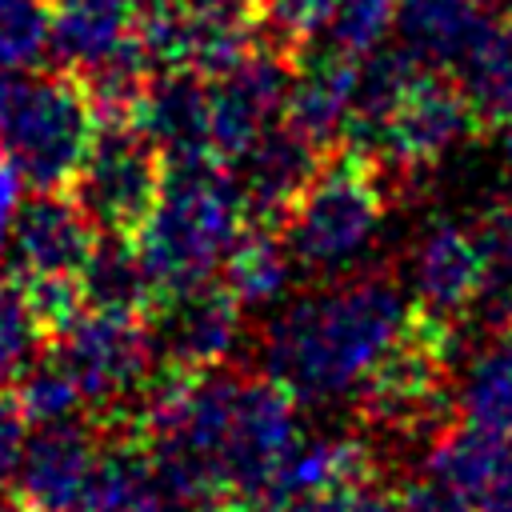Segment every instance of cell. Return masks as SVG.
Here are the masks:
<instances>
[{"mask_svg":"<svg viewBox=\"0 0 512 512\" xmlns=\"http://www.w3.org/2000/svg\"><path fill=\"white\" fill-rule=\"evenodd\" d=\"M412 316L408 296L388 276H360L288 300L260 340L264 376L280 380L300 404L356 396L388 356Z\"/></svg>","mask_w":512,"mask_h":512,"instance_id":"6da1fadb","label":"cell"},{"mask_svg":"<svg viewBox=\"0 0 512 512\" xmlns=\"http://www.w3.org/2000/svg\"><path fill=\"white\" fill-rule=\"evenodd\" d=\"M244 228L248 208L228 164L216 156L164 164L160 196L132 232L152 280V300L212 280Z\"/></svg>","mask_w":512,"mask_h":512,"instance_id":"7a4b0ae2","label":"cell"},{"mask_svg":"<svg viewBox=\"0 0 512 512\" xmlns=\"http://www.w3.org/2000/svg\"><path fill=\"white\" fill-rule=\"evenodd\" d=\"M96 112L72 72H12L0 88V156L24 188H68L88 144Z\"/></svg>","mask_w":512,"mask_h":512,"instance_id":"3957f363","label":"cell"},{"mask_svg":"<svg viewBox=\"0 0 512 512\" xmlns=\"http://www.w3.org/2000/svg\"><path fill=\"white\" fill-rule=\"evenodd\" d=\"M384 208V172L368 156L344 148L340 156L320 160L280 236L300 268L312 276H340L376 240Z\"/></svg>","mask_w":512,"mask_h":512,"instance_id":"277c9868","label":"cell"},{"mask_svg":"<svg viewBox=\"0 0 512 512\" xmlns=\"http://www.w3.org/2000/svg\"><path fill=\"white\" fill-rule=\"evenodd\" d=\"M160 180L164 160L136 120H96L68 192L96 232H136L160 196Z\"/></svg>","mask_w":512,"mask_h":512,"instance_id":"5b68a950","label":"cell"},{"mask_svg":"<svg viewBox=\"0 0 512 512\" xmlns=\"http://www.w3.org/2000/svg\"><path fill=\"white\" fill-rule=\"evenodd\" d=\"M476 124L480 120L460 80H452L448 72H420L396 104V112L388 116V124L380 128L368 160L380 172L416 176L432 168L440 156H448L456 144H464Z\"/></svg>","mask_w":512,"mask_h":512,"instance_id":"8992f818","label":"cell"},{"mask_svg":"<svg viewBox=\"0 0 512 512\" xmlns=\"http://www.w3.org/2000/svg\"><path fill=\"white\" fill-rule=\"evenodd\" d=\"M300 436V400L272 376H240L228 436L220 448L228 492L256 500Z\"/></svg>","mask_w":512,"mask_h":512,"instance_id":"52a82bcc","label":"cell"},{"mask_svg":"<svg viewBox=\"0 0 512 512\" xmlns=\"http://www.w3.org/2000/svg\"><path fill=\"white\" fill-rule=\"evenodd\" d=\"M240 300L224 280H204L188 292L160 296L144 312V332L156 364L204 372L220 368L240 340Z\"/></svg>","mask_w":512,"mask_h":512,"instance_id":"ba28073f","label":"cell"},{"mask_svg":"<svg viewBox=\"0 0 512 512\" xmlns=\"http://www.w3.org/2000/svg\"><path fill=\"white\" fill-rule=\"evenodd\" d=\"M292 80V60L280 44H252L244 60L208 80L212 112V152L220 164H232L276 116L284 112Z\"/></svg>","mask_w":512,"mask_h":512,"instance_id":"9c48e42d","label":"cell"},{"mask_svg":"<svg viewBox=\"0 0 512 512\" xmlns=\"http://www.w3.org/2000/svg\"><path fill=\"white\" fill-rule=\"evenodd\" d=\"M100 424L92 416L48 420L28 432L16 472V496L32 512H80L100 452Z\"/></svg>","mask_w":512,"mask_h":512,"instance_id":"30bf717a","label":"cell"},{"mask_svg":"<svg viewBox=\"0 0 512 512\" xmlns=\"http://www.w3.org/2000/svg\"><path fill=\"white\" fill-rule=\"evenodd\" d=\"M92 244H96V228L68 188H28L8 228L4 272L8 280L36 276V272L76 276Z\"/></svg>","mask_w":512,"mask_h":512,"instance_id":"8fae6325","label":"cell"},{"mask_svg":"<svg viewBox=\"0 0 512 512\" xmlns=\"http://www.w3.org/2000/svg\"><path fill=\"white\" fill-rule=\"evenodd\" d=\"M228 168L244 192L248 224L280 232L292 204L300 200V192L320 168V148L280 120V124H268Z\"/></svg>","mask_w":512,"mask_h":512,"instance_id":"7c38bea8","label":"cell"},{"mask_svg":"<svg viewBox=\"0 0 512 512\" xmlns=\"http://www.w3.org/2000/svg\"><path fill=\"white\" fill-rule=\"evenodd\" d=\"M356 80H360L356 56H344L324 44H304L292 60V80H288L280 120L304 140H312L316 148L344 140L348 116L356 104Z\"/></svg>","mask_w":512,"mask_h":512,"instance_id":"4fadbf2b","label":"cell"},{"mask_svg":"<svg viewBox=\"0 0 512 512\" xmlns=\"http://www.w3.org/2000/svg\"><path fill=\"white\" fill-rule=\"evenodd\" d=\"M132 120L152 140V148L160 152L164 164L216 156L212 152L208 80L192 68H156Z\"/></svg>","mask_w":512,"mask_h":512,"instance_id":"5bb4252c","label":"cell"},{"mask_svg":"<svg viewBox=\"0 0 512 512\" xmlns=\"http://www.w3.org/2000/svg\"><path fill=\"white\" fill-rule=\"evenodd\" d=\"M408 280L420 312L444 324H456L460 316H468L476 280H480V252L472 232L456 224H432L412 248Z\"/></svg>","mask_w":512,"mask_h":512,"instance_id":"9a60e30c","label":"cell"},{"mask_svg":"<svg viewBox=\"0 0 512 512\" xmlns=\"http://www.w3.org/2000/svg\"><path fill=\"white\" fill-rule=\"evenodd\" d=\"M496 20L476 0H396V44L428 72L456 76Z\"/></svg>","mask_w":512,"mask_h":512,"instance_id":"2e32d148","label":"cell"},{"mask_svg":"<svg viewBox=\"0 0 512 512\" xmlns=\"http://www.w3.org/2000/svg\"><path fill=\"white\" fill-rule=\"evenodd\" d=\"M48 56L60 72H80L136 32V0H48Z\"/></svg>","mask_w":512,"mask_h":512,"instance_id":"e0dca14e","label":"cell"},{"mask_svg":"<svg viewBox=\"0 0 512 512\" xmlns=\"http://www.w3.org/2000/svg\"><path fill=\"white\" fill-rule=\"evenodd\" d=\"M76 280H80L84 304L96 312L144 316L152 304V280L144 272L132 232H96V244L80 264Z\"/></svg>","mask_w":512,"mask_h":512,"instance_id":"ac0fdd59","label":"cell"},{"mask_svg":"<svg viewBox=\"0 0 512 512\" xmlns=\"http://www.w3.org/2000/svg\"><path fill=\"white\" fill-rule=\"evenodd\" d=\"M512 436L504 432H492V428H476V424H464V428H452V432H440L432 444H428V460H424V476L460 492L472 508L476 500L488 492V484L496 480L500 464L508 460Z\"/></svg>","mask_w":512,"mask_h":512,"instance_id":"d6986e66","label":"cell"},{"mask_svg":"<svg viewBox=\"0 0 512 512\" xmlns=\"http://www.w3.org/2000/svg\"><path fill=\"white\" fill-rule=\"evenodd\" d=\"M224 288L240 300V308H272L288 292L292 280V252L276 228L248 224L232 252L220 264Z\"/></svg>","mask_w":512,"mask_h":512,"instance_id":"ffe728a7","label":"cell"},{"mask_svg":"<svg viewBox=\"0 0 512 512\" xmlns=\"http://www.w3.org/2000/svg\"><path fill=\"white\" fill-rule=\"evenodd\" d=\"M472 240L480 252V280L468 320L484 332H504L512 328V204H492Z\"/></svg>","mask_w":512,"mask_h":512,"instance_id":"44dd1931","label":"cell"},{"mask_svg":"<svg viewBox=\"0 0 512 512\" xmlns=\"http://www.w3.org/2000/svg\"><path fill=\"white\" fill-rule=\"evenodd\" d=\"M480 124H512V24H492L456 72Z\"/></svg>","mask_w":512,"mask_h":512,"instance_id":"7402d4cb","label":"cell"},{"mask_svg":"<svg viewBox=\"0 0 512 512\" xmlns=\"http://www.w3.org/2000/svg\"><path fill=\"white\" fill-rule=\"evenodd\" d=\"M460 416L464 424L512 436V328L496 332V340L468 364L460 384Z\"/></svg>","mask_w":512,"mask_h":512,"instance_id":"603a6c76","label":"cell"},{"mask_svg":"<svg viewBox=\"0 0 512 512\" xmlns=\"http://www.w3.org/2000/svg\"><path fill=\"white\" fill-rule=\"evenodd\" d=\"M28 424H48V420H68V416H80L84 408V392L72 376V368L48 348L16 384H12Z\"/></svg>","mask_w":512,"mask_h":512,"instance_id":"cb8c5ba5","label":"cell"},{"mask_svg":"<svg viewBox=\"0 0 512 512\" xmlns=\"http://www.w3.org/2000/svg\"><path fill=\"white\" fill-rule=\"evenodd\" d=\"M48 352V332L32 316L16 280H0V388H12Z\"/></svg>","mask_w":512,"mask_h":512,"instance_id":"d4e9b609","label":"cell"},{"mask_svg":"<svg viewBox=\"0 0 512 512\" xmlns=\"http://www.w3.org/2000/svg\"><path fill=\"white\" fill-rule=\"evenodd\" d=\"M392 28H396V0H336L324 32L312 44L364 60L368 52L388 44Z\"/></svg>","mask_w":512,"mask_h":512,"instance_id":"484cf974","label":"cell"},{"mask_svg":"<svg viewBox=\"0 0 512 512\" xmlns=\"http://www.w3.org/2000/svg\"><path fill=\"white\" fill-rule=\"evenodd\" d=\"M48 28V0H0V68L28 72L40 56H48Z\"/></svg>","mask_w":512,"mask_h":512,"instance_id":"4316f807","label":"cell"},{"mask_svg":"<svg viewBox=\"0 0 512 512\" xmlns=\"http://www.w3.org/2000/svg\"><path fill=\"white\" fill-rule=\"evenodd\" d=\"M32 316L40 320V328L52 336H60L88 304H84V292H80V280L72 272H36V276H20L16 280Z\"/></svg>","mask_w":512,"mask_h":512,"instance_id":"83f0119b","label":"cell"},{"mask_svg":"<svg viewBox=\"0 0 512 512\" xmlns=\"http://www.w3.org/2000/svg\"><path fill=\"white\" fill-rule=\"evenodd\" d=\"M336 0H260V16L272 32V44H280L284 52H300L304 44H312L328 16H332Z\"/></svg>","mask_w":512,"mask_h":512,"instance_id":"f1b7e54d","label":"cell"},{"mask_svg":"<svg viewBox=\"0 0 512 512\" xmlns=\"http://www.w3.org/2000/svg\"><path fill=\"white\" fill-rule=\"evenodd\" d=\"M24 444H28V416L16 400V392L0 388V492H8L16 484Z\"/></svg>","mask_w":512,"mask_h":512,"instance_id":"f546056e","label":"cell"},{"mask_svg":"<svg viewBox=\"0 0 512 512\" xmlns=\"http://www.w3.org/2000/svg\"><path fill=\"white\" fill-rule=\"evenodd\" d=\"M308 512H396V496L372 484H344V488L316 496Z\"/></svg>","mask_w":512,"mask_h":512,"instance_id":"4dcf8cb0","label":"cell"},{"mask_svg":"<svg viewBox=\"0 0 512 512\" xmlns=\"http://www.w3.org/2000/svg\"><path fill=\"white\" fill-rule=\"evenodd\" d=\"M396 512H476L460 492L436 484V480H412L400 496H396Z\"/></svg>","mask_w":512,"mask_h":512,"instance_id":"1f68e13d","label":"cell"},{"mask_svg":"<svg viewBox=\"0 0 512 512\" xmlns=\"http://www.w3.org/2000/svg\"><path fill=\"white\" fill-rule=\"evenodd\" d=\"M192 12L200 16H216V20H244L252 24L260 12V0H184Z\"/></svg>","mask_w":512,"mask_h":512,"instance_id":"d6a6232c","label":"cell"},{"mask_svg":"<svg viewBox=\"0 0 512 512\" xmlns=\"http://www.w3.org/2000/svg\"><path fill=\"white\" fill-rule=\"evenodd\" d=\"M476 512H512V452L500 464L496 480L488 484V492L476 500Z\"/></svg>","mask_w":512,"mask_h":512,"instance_id":"836d02e7","label":"cell"},{"mask_svg":"<svg viewBox=\"0 0 512 512\" xmlns=\"http://www.w3.org/2000/svg\"><path fill=\"white\" fill-rule=\"evenodd\" d=\"M192 512H264V508H260V500H252V496H240V492H224V496H212V500L196 504Z\"/></svg>","mask_w":512,"mask_h":512,"instance_id":"e575fe53","label":"cell"},{"mask_svg":"<svg viewBox=\"0 0 512 512\" xmlns=\"http://www.w3.org/2000/svg\"><path fill=\"white\" fill-rule=\"evenodd\" d=\"M0 512H32V508H28L16 492H12V496H8V492H0Z\"/></svg>","mask_w":512,"mask_h":512,"instance_id":"d590c367","label":"cell"},{"mask_svg":"<svg viewBox=\"0 0 512 512\" xmlns=\"http://www.w3.org/2000/svg\"><path fill=\"white\" fill-rule=\"evenodd\" d=\"M488 16H504V12H512V0H476Z\"/></svg>","mask_w":512,"mask_h":512,"instance_id":"8d00e7d4","label":"cell"},{"mask_svg":"<svg viewBox=\"0 0 512 512\" xmlns=\"http://www.w3.org/2000/svg\"><path fill=\"white\" fill-rule=\"evenodd\" d=\"M504 160H508V172H512V124H508V136H504Z\"/></svg>","mask_w":512,"mask_h":512,"instance_id":"74e56055","label":"cell"}]
</instances>
